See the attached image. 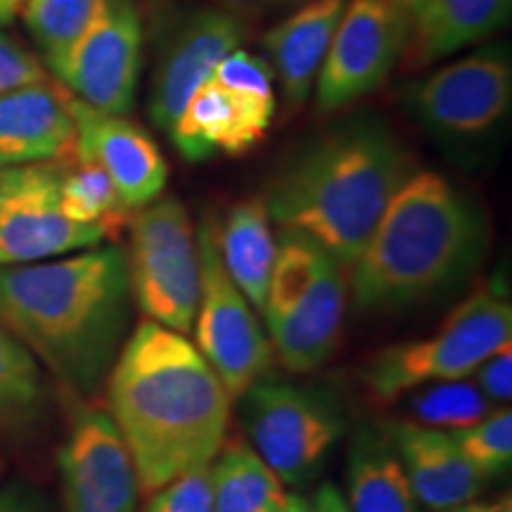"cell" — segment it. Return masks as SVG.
I'll list each match as a JSON object with an SVG mask.
<instances>
[{
	"label": "cell",
	"instance_id": "3957f363",
	"mask_svg": "<svg viewBox=\"0 0 512 512\" xmlns=\"http://www.w3.org/2000/svg\"><path fill=\"white\" fill-rule=\"evenodd\" d=\"M415 174L411 152L375 119L344 121L299 147L268 183L271 221L349 268Z\"/></svg>",
	"mask_w": 512,
	"mask_h": 512
},
{
	"label": "cell",
	"instance_id": "1f68e13d",
	"mask_svg": "<svg viewBox=\"0 0 512 512\" xmlns=\"http://www.w3.org/2000/svg\"><path fill=\"white\" fill-rule=\"evenodd\" d=\"M46 81L48 72L38 57L31 55L15 38L0 34V95Z\"/></svg>",
	"mask_w": 512,
	"mask_h": 512
},
{
	"label": "cell",
	"instance_id": "ac0fdd59",
	"mask_svg": "<svg viewBox=\"0 0 512 512\" xmlns=\"http://www.w3.org/2000/svg\"><path fill=\"white\" fill-rule=\"evenodd\" d=\"M399 456L415 498L432 512H446L475 501L484 477L467 463L453 437L415 420L389 422L384 427Z\"/></svg>",
	"mask_w": 512,
	"mask_h": 512
},
{
	"label": "cell",
	"instance_id": "60d3db41",
	"mask_svg": "<svg viewBox=\"0 0 512 512\" xmlns=\"http://www.w3.org/2000/svg\"><path fill=\"white\" fill-rule=\"evenodd\" d=\"M0 169H3V166H0Z\"/></svg>",
	"mask_w": 512,
	"mask_h": 512
},
{
	"label": "cell",
	"instance_id": "8992f818",
	"mask_svg": "<svg viewBox=\"0 0 512 512\" xmlns=\"http://www.w3.org/2000/svg\"><path fill=\"white\" fill-rule=\"evenodd\" d=\"M126 268L131 299L147 320L188 335L200 304V252L188 209L174 197L138 209Z\"/></svg>",
	"mask_w": 512,
	"mask_h": 512
},
{
	"label": "cell",
	"instance_id": "7a4b0ae2",
	"mask_svg": "<svg viewBox=\"0 0 512 512\" xmlns=\"http://www.w3.org/2000/svg\"><path fill=\"white\" fill-rule=\"evenodd\" d=\"M128 316L126 252L117 245L0 266V330L74 394H93L110 373Z\"/></svg>",
	"mask_w": 512,
	"mask_h": 512
},
{
	"label": "cell",
	"instance_id": "ba28073f",
	"mask_svg": "<svg viewBox=\"0 0 512 512\" xmlns=\"http://www.w3.org/2000/svg\"><path fill=\"white\" fill-rule=\"evenodd\" d=\"M242 399L254 451L287 486L309 479L344 430L330 396L280 382H256Z\"/></svg>",
	"mask_w": 512,
	"mask_h": 512
},
{
	"label": "cell",
	"instance_id": "d4e9b609",
	"mask_svg": "<svg viewBox=\"0 0 512 512\" xmlns=\"http://www.w3.org/2000/svg\"><path fill=\"white\" fill-rule=\"evenodd\" d=\"M60 162V202L69 221L100 228L107 238L117 235L128 219L110 176L93 159L69 150Z\"/></svg>",
	"mask_w": 512,
	"mask_h": 512
},
{
	"label": "cell",
	"instance_id": "44dd1931",
	"mask_svg": "<svg viewBox=\"0 0 512 512\" xmlns=\"http://www.w3.org/2000/svg\"><path fill=\"white\" fill-rule=\"evenodd\" d=\"M512 0H425L413 17L401 67L418 72L482 43L508 22Z\"/></svg>",
	"mask_w": 512,
	"mask_h": 512
},
{
	"label": "cell",
	"instance_id": "9a60e30c",
	"mask_svg": "<svg viewBox=\"0 0 512 512\" xmlns=\"http://www.w3.org/2000/svg\"><path fill=\"white\" fill-rule=\"evenodd\" d=\"M69 110L76 124L72 150L100 164L124 207L138 211L159 200L169 178V166L150 133L128 117L93 110L72 93Z\"/></svg>",
	"mask_w": 512,
	"mask_h": 512
},
{
	"label": "cell",
	"instance_id": "7402d4cb",
	"mask_svg": "<svg viewBox=\"0 0 512 512\" xmlns=\"http://www.w3.org/2000/svg\"><path fill=\"white\" fill-rule=\"evenodd\" d=\"M214 235L228 278L256 311H264L275 254H278L264 197L235 204L221 228L214 226Z\"/></svg>",
	"mask_w": 512,
	"mask_h": 512
},
{
	"label": "cell",
	"instance_id": "4fadbf2b",
	"mask_svg": "<svg viewBox=\"0 0 512 512\" xmlns=\"http://www.w3.org/2000/svg\"><path fill=\"white\" fill-rule=\"evenodd\" d=\"M247 24L219 8L183 10L157 38L150 83V117L169 133L185 102L207 83L223 57L242 46Z\"/></svg>",
	"mask_w": 512,
	"mask_h": 512
},
{
	"label": "cell",
	"instance_id": "484cf974",
	"mask_svg": "<svg viewBox=\"0 0 512 512\" xmlns=\"http://www.w3.org/2000/svg\"><path fill=\"white\" fill-rule=\"evenodd\" d=\"M105 5L107 0H27L22 17L50 64L86 34Z\"/></svg>",
	"mask_w": 512,
	"mask_h": 512
},
{
	"label": "cell",
	"instance_id": "6da1fadb",
	"mask_svg": "<svg viewBox=\"0 0 512 512\" xmlns=\"http://www.w3.org/2000/svg\"><path fill=\"white\" fill-rule=\"evenodd\" d=\"M110 415L136 465L140 494H155L226 444L233 396L181 332L143 320L107 373Z\"/></svg>",
	"mask_w": 512,
	"mask_h": 512
},
{
	"label": "cell",
	"instance_id": "e575fe53",
	"mask_svg": "<svg viewBox=\"0 0 512 512\" xmlns=\"http://www.w3.org/2000/svg\"><path fill=\"white\" fill-rule=\"evenodd\" d=\"M0 512H50L48 505L34 491L24 486H10L0 491Z\"/></svg>",
	"mask_w": 512,
	"mask_h": 512
},
{
	"label": "cell",
	"instance_id": "e0dca14e",
	"mask_svg": "<svg viewBox=\"0 0 512 512\" xmlns=\"http://www.w3.org/2000/svg\"><path fill=\"white\" fill-rule=\"evenodd\" d=\"M349 299L347 268L325 252L309 292L285 316L266 320L271 349L292 373H313L337 349Z\"/></svg>",
	"mask_w": 512,
	"mask_h": 512
},
{
	"label": "cell",
	"instance_id": "d6986e66",
	"mask_svg": "<svg viewBox=\"0 0 512 512\" xmlns=\"http://www.w3.org/2000/svg\"><path fill=\"white\" fill-rule=\"evenodd\" d=\"M347 0H309L280 19L261 38L264 60L280 83L287 110L302 107L313 88L335 36Z\"/></svg>",
	"mask_w": 512,
	"mask_h": 512
},
{
	"label": "cell",
	"instance_id": "d6a6232c",
	"mask_svg": "<svg viewBox=\"0 0 512 512\" xmlns=\"http://www.w3.org/2000/svg\"><path fill=\"white\" fill-rule=\"evenodd\" d=\"M475 373L479 377L477 387L482 389L486 399L508 403L512 396V344L486 358Z\"/></svg>",
	"mask_w": 512,
	"mask_h": 512
},
{
	"label": "cell",
	"instance_id": "5b68a950",
	"mask_svg": "<svg viewBox=\"0 0 512 512\" xmlns=\"http://www.w3.org/2000/svg\"><path fill=\"white\" fill-rule=\"evenodd\" d=\"M508 344H512V306L494 287H482L434 335L375 354L363 370V382L377 399L394 401L430 382L463 380Z\"/></svg>",
	"mask_w": 512,
	"mask_h": 512
},
{
	"label": "cell",
	"instance_id": "cb8c5ba5",
	"mask_svg": "<svg viewBox=\"0 0 512 512\" xmlns=\"http://www.w3.org/2000/svg\"><path fill=\"white\" fill-rule=\"evenodd\" d=\"M214 512H275L285 484L247 441L230 439L209 465Z\"/></svg>",
	"mask_w": 512,
	"mask_h": 512
},
{
	"label": "cell",
	"instance_id": "d590c367",
	"mask_svg": "<svg viewBox=\"0 0 512 512\" xmlns=\"http://www.w3.org/2000/svg\"><path fill=\"white\" fill-rule=\"evenodd\" d=\"M311 510L309 512H351L347 505V498H344L342 491L337 489L335 484H323L309 501Z\"/></svg>",
	"mask_w": 512,
	"mask_h": 512
},
{
	"label": "cell",
	"instance_id": "7c38bea8",
	"mask_svg": "<svg viewBox=\"0 0 512 512\" xmlns=\"http://www.w3.org/2000/svg\"><path fill=\"white\" fill-rule=\"evenodd\" d=\"M512 60L491 46L460 57L411 88V107L432 131L448 138H477L508 117Z\"/></svg>",
	"mask_w": 512,
	"mask_h": 512
},
{
	"label": "cell",
	"instance_id": "836d02e7",
	"mask_svg": "<svg viewBox=\"0 0 512 512\" xmlns=\"http://www.w3.org/2000/svg\"><path fill=\"white\" fill-rule=\"evenodd\" d=\"M209 3L211 8H219L228 15L238 17L240 22H247V19H261L273 15V12L294 10L299 5L309 3V0H209Z\"/></svg>",
	"mask_w": 512,
	"mask_h": 512
},
{
	"label": "cell",
	"instance_id": "30bf717a",
	"mask_svg": "<svg viewBox=\"0 0 512 512\" xmlns=\"http://www.w3.org/2000/svg\"><path fill=\"white\" fill-rule=\"evenodd\" d=\"M411 17L387 0H349L316 79L323 114L344 110L377 91L401 62Z\"/></svg>",
	"mask_w": 512,
	"mask_h": 512
},
{
	"label": "cell",
	"instance_id": "83f0119b",
	"mask_svg": "<svg viewBox=\"0 0 512 512\" xmlns=\"http://www.w3.org/2000/svg\"><path fill=\"white\" fill-rule=\"evenodd\" d=\"M43 399L36 358L15 337L0 330V422L24 420Z\"/></svg>",
	"mask_w": 512,
	"mask_h": 512
},
{
	"label": "cell",
	"instance_id": "52a82bcc",
	"mask_svg": "<svg viewBox=\"0 0 512 512\" xmlns=\"http://www.w3.org/2000/svg\"><path fill=\"white\" fill-rule=\"evenodd\" d=\"M200 304L195 313V347L226 384L233 399L245 396L273 363V349L256 320L254 306L228 278L216 247L214 223L197 230Z\"/></svg>",
	"mask_w": 512,
	"mask_h": 512
},
{
	"label": "cell",
	"instance_id": "8d00e7d4",
	"mask_svg": "<svg viewBox=\"0 0 512 512\" xmlns=\"http://www.w3.org/2000/svg\"><path fill=\"white\" fill-rule=\"evenodd\" d=\"M446 512H512V498L503 496L496 501H470Z\"/></svg>",
	"mask_w": 512,
	"mask_h": 512
},
{
	"label": "cell",
	"instance_id": "277c9868",
	"mask_svg": "<svg viewBox=\"0 0 512 512\" xmlns=\"http://www.w3.org/2000/svg\"><path fill=\"white\" fill-rule=\"evenodd\" d=\"M484 249L477 204L434 171H415L349 266L358 311H394L444 290Z\"/></svg>",
	"mask_w": 512,
	"mask_h": 512
},
{
	"label": "cell",
	"instance_id": "f546056e",
	"mask_svg": "<svg viewBox=\"0 0 512 512\" xmlns=\"http://www.w3.org/2000/svg\"><path fill=\"white\" fill-rule=\"evenodd\" d=\"M448 434L484 479L501 475L512 463V413L508 408Z\"/></svg>",
	"mask_w": 512,
	"mask_h": 512
},
{
	"label": "cell",
	"instance_id": "ab89813d",
	"mask_svg": "<svg viewBox=\"0 0 512 512\" xmlns=\"http://www.w3.org/2000/svg\"><path fill=\"white\" fill-rule=\"evenodd\" d=\"M387 3L394 5V8H399L401 12H406V15L411 17V22H413V17L418 15L422 5H425V0H387Z\"/></svg>",
	"mask_w": 512,
	"mask_h": 512
},
{
	"label": "cell",
	"instance_id": "603a6c76",
	"mask_svg": "<svg viewBox=\"0 0 512 512\" xmlns=\"http://www.w3.org/2000/svg\"><path fill=\"white\" fill-rule=\"evenodd\" d=\"M344 498L351 512H420L387 434L370 427L358 430L351 441Z\"/></svg>",
	"mask_w": 512,
	"mask_h": 512
},
{
	"label": "cell",
	"instance_id": "f35d334b",
	"mask_svg": "<svg viewBox=\"0 0 512 512\" xmlns=\"http://www.w3.org/2000/svg\"><path fill=\"white\" fill-rule=\"evenodd\" d=\"M309 510H311V505H309V501H306L304 496H297V494H287L285 503L280 505V508L275 510V512H309Z\"/></svg>",
	"mask_w": 512,
	"mask_h": 512
},
{
	"label": "cell",
	"instance_id": "74e56055",
	"mask_svg": "<svg viewBox=\"0 0 512 512\" xmlns=\"http://www.w3.org/2000/svg\"><path fill=\"white\" fill-rule=\"evenodd\" d=\"M27 0H0V27L10 24L17 15H22Z\"/></svg>",
	"mask_w": 512,
	"mask_h": 512
},
{
	"label": "cell",
	"instance_id": "ffe728a7",
	"mask_svg": "<svg viewBox=\"0 0 512 512\" xmlns=\"http://www.w3.org/2000/svg\"><path fill=\"white\" fill-rule=\"evenodd\" d=\"M74 138L69 93L50 81L0 95V166L55 162L72 150Z\"/></svg>",
	"mask_w": 512,
	"mask_h": 512
},
{
	"label": "cell",
	"instance_id": "8fae6325",
	"mask_svg": "<svg viewBox=\"0 0 512 512\" xmlns=\"http://www.w3.org/2000/svg\"><path fill=\"white\" fill-rule=\"evenodd\" d=\"M48 69L76 100L128 117L143 69V17L133 0H107L86 34Z\"/></svg>",
	"mask_w": 512,
	"mask_h": 512
},
{
	"label": "cell",
	"instance_id": "2e32d148",
	"mask_svg": "<svg viewBox=\"0 0 512 512\" xmlns=\"http://www.w3.org/2000/svg\"><path fill=\"white\" fill-rule=\"evenodd\" d=\"M275 100L235 93L209 79L185 102L169 136L190 162L223 152L238 157L259 145L275 117Z\"/></svg>",
	"mask_w": 512,
	"mask_h": 512
},
{
	"label": "cell",
	"instance_id": "9c48e42d",
	"mask_svg": "<svg viewBox=\"0 0 512 512\" xmlns=\"http://www.w3.org/2000/svg\"><path fill=\"white\" fill-rule=\"evenodd\" d=\"M107 235L67 219L60 162L0 169V266H22L100 247Z\"/></svg>",
	"mask_w": 512,
	"mask_h": 512
},
{
	"label": "cell",
	"instance_id": "4dcf8cb0",
	"mask_svg": "<svg viewBox=\"0 0 512 512\" xmlns=\"http://www.w3.org/2000/svg\"><path fill=\"white\" fill-rule=\"evenodd\" d=\"M209 465L192 467L150 494L147 512H214Z\"/></svg>",
	"mask_w": 512,
	"mask_h": 512
},
{
	"label": "cell",
	"instance_id": "5bb4252c",
	"mask_svg": "<svg viewBox=\"0 0 512 512\" xmlns=\"http://www.w3.org/2000/svg\"><path fill=\"white\" fill-rule=\"evenodd\" d=\"M57 465L64 512H136V465L105 408L88 406L74 415Z\"/></svg>",
	"mask_w": 512,
	"mask_h": 512
},
{
	"label": "cell",
	"instance_id": "4316f807",
	"mask_svg": "<svg viewBox=\"0 0 512 512\" xmlns=\"http://www.w3.org/2000/svg\"><path fill=\"white\" fill-rule=\"evenodd\" d=\"M325 252L304 235L283 230L264 304L266 320L285 316L309 292Z\"/></svg>",
	"mask_w": 512,
	"mask_h": 512
},
{
	"label": "cell",
	"instance_id": "f1b7e54d",
	"mask_svg": "<svg viewBox=\"0 0 512 512\" xmlns=\"http://www.w3.org/2000/svg\"><path fill=\"white\" fill-rule=\"evenodd\" d=\"M415 422L434 430H463L489 415V401L472 382H441L413 399Z\"/></svg>",
	"mask_w": 512,
	"mask_h": 512
}]
</instances>
